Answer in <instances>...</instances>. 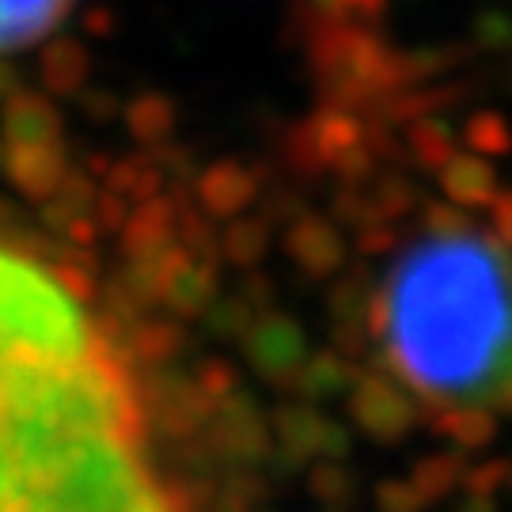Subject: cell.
Segmentation results:
<instances>
[{
	"instance_id": "6da1fadb",
	"label": "cell",
	"mask_w": 512,
	"mask_h": 512,
	"mask_svg": "<svg viewBox=\"0 0 512 512\" xmlns=\"http://www.w3.org/2000/svg\"><path fill=\"white\" fill-rule=\"evenodd\" d=\"M372 338L421 406H490L512 395V243L459 209H429L372 296Z\"/></svg>"
},
{
	"instance_id": "7a4b0ae2",
	"label": "cell",
	"mask_w": 512,
	"mask_h": 512,
	"mask_svg": "<svg viewBox=\"0 0 512 512\" xmlns=\"http://www.w3.org/2000/svg\"><path fill=\"white\" fill-rule=\"evenodd\" d=\"M141 448L145 433H107L38 459L0 486V512H186Z\"/></svg>"
},
{
	"instance_id": "3957f363",
	"label": "cell",
	"mask_w": 512,
	"mask_h": 512,
	"mask_svg": "<svg viewBox=\"0 0 512 512\" xmlns=\"http://www.w3.org/2000/svg\"><path fill=\"white\" fill-rule=\"evenodd\" d=\"M418 395L406 391V384L380 376V372H357L349 387V418L357 429L380 444H399V440L418 425Z\"/></svg>"
},
{
	"instance_id": "277c9868",
	"label": "cell",
	"mask_w": 512,
	"mask_h": 512,
	"mask_svg": "<svg viewBox=\"0 0 512 512\" xmlns=\"http://www.w3.org/2000/svg\"><path fill=\"white\" fill-rule=\"evenodd\" d=\"M205 440L209 448H217V456H224L236 467L258 463V459L270 456L274 448V421H266L258 414V406L236 391L232 399L217 403L213 418L205 425Z\"/></svg>"
},
{
	"instance_id": "5b68a950",
	"label": "cell",
	"mask_w": 512,
	"mask_h": 512,
	"mask_svg": "<svg viewBox=\"0 0 512 512\" xmlns=\"http://www.w3.org/2000/svg\"><path fill=\"white\" fill-rule=\"evenodd\" d=\"M243 349H247L258 376L281 387H293L304 361L311 357L304 330L285 315H258L251 330L243 334Z\"/></svg>"
},
{
	"instance_id": "8992f818",
	"label": "cell",
	"mask_w": 512,
	"mask_h": 512,
	"mask_svg": "<svg viewBox=\"0 0 512 512\" xmlns=\"http://www.w3.org/2000/svg\"><path fill=\"white\" fill-rule=\"evenodd\" d=\"M274 440L289 452L293 463L319 456V459H342L349 452V437L338 421L323 418L315 406L304 399L296 406H285L274 418Z\"/></svg>"
},
{
	"instance_id": "52a82bcc",
	"label": "cell",
	"mask_w": 512,
	"mask_h": 512,
	"mask_svg": "<svg viewBox=\"0 0 512 512\" xmlns=\"http://www.w3.org/2000/svg\"><path fill=\"white\" fill-rule=\"evenodd\" d=\"M213 410H217V403L194 384V372L190 376H167V380L160 376V384L152 391V414H156V421H160V429H164L167 437L205 433Z\"/></svg>"
},
{
	"instance_id": "ba28073f",
	"label": "cell",
	"mask_w": 512,
	"mask_h": 512,
	"mask_svg": "<svg viewBox=\"0 0 512 512\" xmlns=\"http://www.w3.org/2000/svg\"><path fill=\"white\" fill-rule=\"evenodd\" d=\"M73 12V0H0V57L31 50Z\"/></svg>"
},
{
	"instance_id": "9c48e42d",
	"label": "cell",
	"mask_w": 512,
	"mask_h": 512,
	"mask_svg": "<svg viewBox=\"0 0 512 512\" xmlns=\"http://www.w3.org/2000/svg\"><path fill=\"white\" fill-rule=\"evenodd\" d=\"M213 296H217V274H213V266L186 258L183 266L167 277L160 304L171 315H179V319H194V315L213 308Z\"/></svg>"
},
{
	"instance_id": "30bf717a",
	"label": "cell",
	"mask_w": 512,
	"mask_h": 512,
	"mask_svg": "<svg viewBox=\"0 0 512 512\" xmlns=\"http://www.w3.org/2000/svg\"><path fill=\"white\" fill-rule=\"evenodd\" d=\"M357 372H361V368L353 365V357L342 353V349L311 353L308 361H304V368H300V376H296L293 391L300 395V399H308V403H315V399H330V395L349 391L353 380H357Z\"/></svg>"
},
{
	"instance_id": "8fae6325",
	"label": "cell",
	"mask_w": 512,
	"mask_h": 512,
	"mask_svg": "<svg viewBox=\"0 0 512 512\" xmlns=\"http://www.w3.org/2000/svg\"><path fill=\"white\" fill-rule=\"evenodd\" d=\"M433 418L456 452H482L497 440V410L490 406H448L433 410Z\"/></svg>"
},
{
	"instance_id": "7c38bea8",
	"label": "cell",
	"mask_w": 512,
	"mask_h": 512,
	"mask_svg": "<svg viewBox=\"0 0 512 512\" xmlns=\"http://www.w3.org/2000/svg\"><path fill=\"white\" fill-rule=\"evenodd\" d=\"M129 334V357H137V361H145V365H167V361H175L179 357V349H183V327H179V315L175 319H133L126 327Z\"/></svg>"
},
{
	"instance_id": "4fadbf2b",
	"label": "cell",
	"mask_w": 512,
	"mask_h": 512,
	"mask_svg": "<svg viewBox=\"0 0 512 512\" xmlns=\"http://www.w3.org/2000/svg\"><path fill=\"white\" fill-rule=\"evenodd\" d=\"M289 251H293V258L308 274H319V277L334 274L342 266V258H346L342 239L334 236L330 228H323V224H300L293 232V239H289Z\"/></svg>"
},
{
	"instance_id": "5bb4252c",
	"label": "cell",
	"mask_w": 512,
	"mask_h": 512,
	"mask_svg": "<svg viewBox=\"0 0 512 512\" xmlns=\"http://www.w3.org/2000/svg\"><path fill=\"white\" fill-rule=\"evenodd\" d=\"M463 475H467V467H463V459H459L456 452H433V456L418 459L414 471L406 478H410V482L418 486V494L433 505V501H444L456 486H463Z\"/></svg>"
},
{
	"instance_id": "9a60e30c",
	"label": "cell",
	"mask_w": 512,
	"mask_h": 512,
	"mask_svg": "<svg viewBox=\"0 0 512 512\" xmlns=\"http://www.w3.org/2000/svg\"><path fill=\"white\" fill-rule=\"evenodd\" d=\"M308 490H311V497L330 512L353 505V478L338 467V459H323L319 467H311Z\"/></svg>"
},
{
	"instance_id": "2e32d148",
	"label": "cell",
	"mask_w": 512,
	"mask_h": 512,
	"mask_svg": "<svg viewBox=\"0 0 512 512\" xmlns=\"http://www.w3.org/2000/svg\"><path fill=\"white\" fill-rule=\"evenodd\" d=\"M425 505L429 501L418 494V486L410 478H387L376 486V509L380 512H421Z\"/></svg>"
},
{
	"instance_id": "e0dca14e",
	"label": "cell",
	"mask_w": 512,
	"mask_h": 512,
	"mask_svg": "<svg viewBox=\"0 0 512 512\" xmlns=\"http://www.w3.org/2000/svg\"><path fill=\"white\" fill-rule=\"evenodd\" d=\"M194 384L202 387L213 403H224L239 391V376L228 361H205V365L194 368Z\"/></svg>"
},
{
	"instance_id": "ac0fdd59",
	"label": "cell",
	"mask_w": 512,
	"mask_h": 512,
	"mask_svg": "<svg viewBox=\"0 0 512 512\" xmlns=\"http://www.w3.org/2000/svg\"><path fill=\"white\" fill-rule=\"evenodd\" d=\"M509 478H512V463H509V459H486V463H475V467H467V475H463V490H467V494L494 497L501 486H509Z\"/></svg>"
},
{
	"instance_id": "d6986e66",
	"label": "cell",
	"mask_w": 512,
	"mask_h": 512,
	"mask_svg": "<svg viewBox=\"0 0 512 512\" xmlns=\"http://www.w3.org/2000/svg\"><path fill=\"white\" fill-rule=\"evenodd\" d=\"M262 247H266L262 228H236V232L228 236V243H224L228 258H232V262H239V266H251V262L262 255Z\"/></svg>"
},
{
	"instance_id": "ffe728a7",
	"label": "cell",
	"mask_w": 512,
	"mask_h": 512,
	"mask_svg": "<svg viewBox=\"0 0 512 512\" xmlns=\"http://www.w3.org/2000/svg\"><path fill=\"white\" fill-rule=\"evenodd\" d=\"M459 512H497V505H494V497H486V494H467V501L459 505Z\"/></svg>"
},
{
	"instance_id": "44dd1931",
	"label": "cell",
	"mask_w": 512,
	"mask_h": 512,
	"mask_svg": "<svg viewBox=\"0 0 512 512\" xmlns=\"http://www.w3.org/2000/svg\"><path fill=\"white\" fill-rule=\"evenodd\" d=\"M505 414H512V395H509V403H505Z\"/></svg>"
},
{
	"instance_id": "7402d4cb",
	"label": "cell",
	"mask_w": 512,
	"mask_h": 512,
	"mask_svg": "<svg viewBox=\"0 0 512 512\" xmlns=\"http://www.w3.org/2000/svg\"><path fill=\"white\" fill-rule=\"evenodd\" d=\"M509 486H512V478H509Z\"/></svg>"
}]
</instances>
